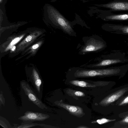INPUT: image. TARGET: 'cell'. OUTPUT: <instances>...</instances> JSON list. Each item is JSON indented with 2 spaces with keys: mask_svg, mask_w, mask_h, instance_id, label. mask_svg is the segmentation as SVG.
I'll return each instance as SVG.
<instances>
[{
  "mask_svg": "<svg viewBox=\"0 0 128 128\" xmlns=\"http://www.w3.org/2000/svg\"><path fill=\"white\" fill-rule=\"evenodd\" d=\"M39 46V45L38 44H36L32 46V48L33 49H36Z\"/></svg>",
  "mask_w": 128,
  "mask_h": 128,
  "instance_id": "cell-23",
  "label": "cell"
},
{
  "mask_svg": "<svg viewBox=\"0 0 128 128\" xmlns=\"http://www.w3.org/2000/svg\"><path fill=\"white\" fill-rule=\"evenodd\" d=\"M77 128H88V127H87L86 126H78Z\"/></svg>",
  "mask_w": 128,
  "mask_h": 128,
  "instance_id": "cell-24",
  "label": "cell"
},
{
  "mask_svg": "<svg viewBox=\"0 0 128 128\" xmlns=\"http://www.w3.org/2000/svg\"><path fill=\"white\" fill-rule=\"evenodd\" d=\"M120 123L124 124H128V116H126L120 122Z\"/></svg>",
  "mask_w": 128,
  "mask_h": 128,
  "instance_id": "cell-18",
  "label": "cell"
},
{
  "mask_svg": "<svg viewBox=\"0 0 128 128\" xmlns=\"http://www.w3.org/2000/svg\"><path fill=\"white\" fill-rule=\"evenodd\" d=\"M95 5L114 10H128V2H115L107 4Z\"/></svg>",
  "mask_w": 128,
  "mask_h": 128,
  "instance_id": "cell-10",
  "label": "cell"
},
{
  "mask_svg": "<svg viewBox=\"0 0 128 128\" xmlns=\"http://www.w3.org/2000/svg\"><path fill=\"white\" fill-rule=\"evenodd\" d=\"M0 125L4 128H11V126L9 122L5 118L0 116Z\"/></svg>",
  "mask_w": 128,
  "mask_h": 128,
  "instance_id": "cell-16",
  "label": "cell"
},
{
  "mask_svg": "<svg viewBox=\"0 0 128 128\" xmlns=\"http://www.w3.org/2000/svg\"><path fill=\"white\" fill-rule=\"evenodd\" d=\"M66 92L68 94L71 96H85V94L83 92L74 90L70 89H68Z\"/></svg>",
  "mask_w": 128,
  "mask_h": 128,
  "instance_id": "cell-14",
  "label": "cell"
},
{
  "mask_svg": "<svg viewBox=\"0 0 128 128\" xmlns=\"http://www.w3.org/2000/svg\"><path fill=\"white\" fill-rule=\"evenodd\" d=\"M55 104L68 111L71 114L78 117H81L84 115L82 108L79 106L70 105L64 103L62 100L56 101Z\"/></svg>",
  "mask_w": 128,
  "mask_h": 128,
  "instance_id": "cell-8",
  "label": "cell"
},
{
  "mask_svg": "<svg viewBox=\"0 0 128 128\" xmlns=\"http://www.w3.org/2000/svg\"><path fill=\"white\" fill-rule=\"evenodd\" d=\"M0 102H2V104L4 105L5 102L3 96L2 94H0Z\"/></svg>",
  "mask_w": 128,
  "mask_h": 128,
  "instance_id": "cell-21",
  "label": "cell"
},
{
  "mask_svg": "<svg viewBox=\"0 0 128 128\" xmlns=\"http://www.w3.org/2000/svg\"><path fill=\"white\" fill-rule=\"evenodd\" d=\"M32 39V37L30 36H28L26 39V40L27 42L30 41Z\"/></svg>",
  "mask_w": 128,
  "mask_h": 128,
  "instance_id": "cell-22",
  "label": "cell"
},
{
  "mask_svg": "<svg viewBox=\"0 0 128 128\" xmlns=\"http://www.w3.org/2000/svg\"><path fill=\"white\" fill-rule=\"evenodd\" d=\"M14 126L13 128H29L33 126H38L44 128H55L49 125H46L43 124H38L34 123L32 122H24L22 123L21 125H19L17 124H14Z\"/></svg>",
  "mask_w": 128,
  "mask_h": 128,
  "instance_id": "cell-11",
  "label": "cell"
},
{
  "mask_svg": "<svg viewBox=\"0 0 128 128\" xmlns=\"http://www.w3.org/2000/svg\"><path fill=\"white\" fill-rule=\"evenodd\" d=\"M44 16L57 24L65 33L71 36H76L70 22L52 6L49 4L45 5Z\"/></svg>",
  "mask_w": 128,
  "mask_h": 128,
  "instance_id": "cell-2",
  "label": "cell"
},
{
  "mask_svg": "<svg viewBox=\"0 0 128 128\" xmlns=\"http://www.w3.org/2000/svg\"><path fill=\"white\" fill-rule=\"evenodd\" d=\"M93 64L82 65L90 68H102L111 65L128 63V58L125 53L120 51H114L110 54L102 55Z\"/></svg>",
  "mask_w": 128,
  "mask_h": 128,
  "instance_id": "cell-3",
  "label": "cell"
},
{
  "mask_svg": "<svg viewBox=\"0 0 128 128\" xmlns=\"http://www.w3.org/2000/svg\"><path fill=\"white\" fill-rule=\"evenodd\" d=\"M128 104V96L124 98L119 104L120 106L123 105Z\"/></svg>",
  "mask_w": 128,
  "mask_h": 128,
  "instance_id": "cell-17",
  "label": "cell"
},
{
  "mask_svg": "<svg viewBox=\"0 0 128 128\" xmlns=\"http://www.w3.org/2000/svg\"><path fill=\"white\" fill-rule=\"evenodd\" d=\"M15 48H16L15 46H14L13 48L12 49V50H14L15 49Z\"/></svg>",
  "mask_w": 128,
  "mask_h": 128,
  "instance_id": "cell-25",
  "label": "cell"
},
{
  "mask_svg": "<svg viewBox=\"0 0 128 128\" xmlns=\"http://www.w3.org/2000/svg\"><path fill=\"white\" fill-rule=\"evenodd\" d=\"M116 120L108 119L106 118H102L101 119L97 120L96 121H94L91 122L92 123H97L100 124H102L114 121Z\"/></svg>",
  "mask_w": 128,
  "mask_h": 128,
  "instance_id": "cell-15",
  "label": "cell"
},
{
  "mask_svg": "<svg viewBox=\"0 0 128 128\" xmlns=\"http://www.w3.org/2000/svg\"><path fill=\"white\" fill-rule=\"evenodd\" d=\"M127 46H128V43H127Z\"/></svg>",
  "mask_w": 128,
  "mask_h": 128,
  "instance_id": "cell-26",
  "label": "cell"
},
{
  "mask_svg": "<svg viewBox=\"0 0 128 128\" xmlns=\"http://www.w3.org/2000/svg\"><path fill=\"white\" fill-rule=\"evenodd\" d=\"M21 88L24 90L29 100L39 108L42 109H47L46 106L38 97L36 93L30 86L28 84L25 80L20 82Z\"/></svg>",
  "mask_w": 128,
  "mask_h": 128,
  "instance_id": "cell-5",
  "label": "cell"
},
{
  "mask_svg": "<svg viewBox=\"0 0 128 128\" xmlns=\"http://www.w3.org/2000/svg\"><path fill=\"white\" fill-rule=\"evenodd\" d=\"M128 90L127 88H123L106 96L99 103L100 104L105 106L114 102L122 96Z\"/></svg>",
  "mask_w": 128,
  "mask_h": 128,
  "instance_id": "cell-9",
  "label": "cell"
},
{
  "mask_svg": "<svg viewBox=\"0 0 128 128\" xmlns=\"http://www.w3.org/2000/svg\"><path fill=\"white\" fill-rule=\"evenodd\" d=\"M20 39L19 38H15L12 42L11 43V44L13 45L14 44L18 42Z\"/></svg>",
  "mask_w": 128,
  "mask_h": 128,
  "instance_id": "cell-20",
  "label": "cell"
},
{
  "mask_svg": "<svg viewBox=\"0 0 128 128\" xmlns=\"http://www.w3.org/2000/svg\"><path fill=\"white\" fill-rule=\"evenodd\" d=\"M70 70L74 71L73 76L82 78L95 76H124L128 70V63L121 66L106 68L88 69L74 67Z\"/></svg>",
  "mask_w": 128,
  "mask_h": 128,
  "instance_id": "cell-1",
  "label": "cell"
},
{
  "mask_svg": "<svg viewBox=\"0 0 128 128\" xmlns=\"http://www.w3.org/2000/svg\"><path fill=\"white\" fill-rule=\"evenodd\" d=\"M94 83L98 84L99 86L105 85L107 84V82L102 81L94 82Z\"/></svg>",
  "mask_w": 128,
  "mask_h": 128,
  "instance_id": "cell-19",
  "label": "cell"
},
{
  "mask_svg": "<svg viewBox=\"0 0 128 128\" xmlns=\"http://www.w3.org/2000/svg\"><path fill=\"white\" fill-rule=\"evenodd\" d=\"M50 116L47 114L32 111H27L24 115L19 117L18 119L23 122L43 121L48 118Z\"/></svg>",
  "mask_w": 128,
  "mask_h": 128,
  "instance_id": "cell-6",
  "label": "cell"
},
{
  "mask_svg": "<svg viewBox=\"0 0 128 128\" xmlns=\"http://www.w3.org/2000/svg\"><path fill=\"white\" fill-rule=\"evenodd\" d=\"M105 19L108 20H128V14L108 16H106Z\"/></svg>",
  "mask_w": 128,
  "mask_h": 128,
  "instance_id": "cell-13",
  "label": "cell"
},
{
  "mask_svg": "<svg viewBox=\"0 0 128 128\" xmlns=\"http://www.w3.org/2000/svg\"><path fill=\"white\" fill-rule=\"evenodd\" d=\"M69 82L73 85L81 87H88L95 88L99 85L96 84H92L83 81L77 80H72L70 81Z\"/></svg>",
  "mask_w": 128,
  "mask_h": 128,
  "instance_id": "cell-12",
  "label": "cell"
},
{
  "mask_svg": "<svg viewBox=\"0 0 128 128\" xmlns=\"http://www.w3.org/2000/svg\"><path fill=\"white\" fill-rule=\"evenodd\" d=\"M84 44L81 47L78 54L81 55L93 52H98L104 49L107 47L106 41L101 37L93 35L83 38Z\"/></svg>",
  "mask_w": 128,
  "mask_h": 128,
  "instance_id": "cell-4",
  "label": "cell"
},
{
  "mask_svg": "<svg viewBox=\"0 0 128 128\" xmlns=\"http://www.w3.org/2000/svg\"><path fill=\"white\" fill-rule=\"evenodd\" d=\"M102 28L111 33L128 35V25L107 24Z\"/></svg>",
  "mask_w": 128,
  "mask_h": 128,
  "instance_id": "cell-7",
  "label": "cell"
}]
</instances>
